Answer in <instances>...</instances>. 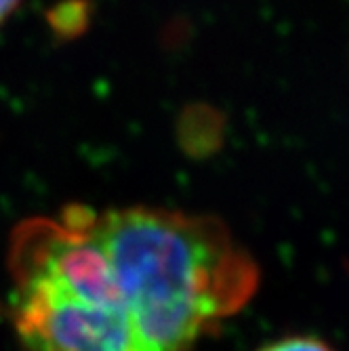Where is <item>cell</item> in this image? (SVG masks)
I'll return each instance as SVG.
<instances>
[{"label":"cell","mask_w":349,"mask_h":351,"mask_svg":"<svg viewBox=\"0 0 349 351\" xmlns=\"http://www.w3.org/2000/svg\"><path fill=\"white\" fill-rule=\"evenodd\" d=\"M91 219L72 206L13 232V326L27 351H143Z\"/></svg>","instance_id":"obj_2"},{"label":"cell","mask_w":349,"mask_h":351,"mask_svg":"<svg viewBox=\"0 0 349 351\" xmlns=\"http://www.w3.org/2000/svg\"><path fill=\"white\" fill-rule=\"evenodd\" d=\"M91 228L143 351H189L259 289L257 261L215 217L131 206Z\"/></svg>","instance_id":"obj_1"},{"label":"cell","mask_w":349,"mask_h":351,"mask_svg":"<svg viewBox=\"0 0 349 351\" xmlns=\"http://www.w3.org/2000/svg\"><path fill=\"white\" fill-rule=\"evenodd\" d=\"M259 351H335V349L318 337L293 335V337H284L274 343H267Z\"/></svg>","instance_id":"obj_3"},{"label":"cell","mask_w":349,"mask_h":351,"mask_svg":"<svg viewBox=\"0 0 349 351\" xmlns=\"http://www.w3.org/2000/svg\"><path fill=\"white\" fill-rule=\"evenodd\" d=\"M19 3L21 0H0V25L13 15V11L19 7Z\"/></svg>","instance_id":"obj_4"}]
</instances>
